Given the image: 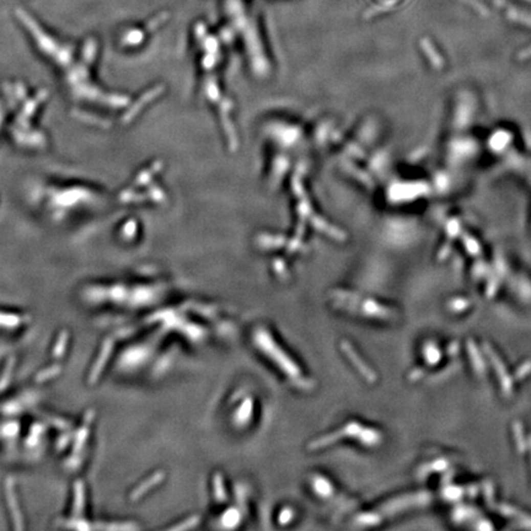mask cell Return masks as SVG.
<instances>
[{"instance_id": "cell-1", "label": "cell", "mask_w": 531, "mask_h": 531, "mask_svg": "<svg viewBox=\"0 0 531 531\" xmlns=\"http://www.w3.org/2000/svg\"><path fill=\"white\" fill-rule=\"evenodd\" d=\"M483 349L488 358H490V361L492 362V365L494 370H496L497 377H498L503 393H504L506 397H509L513 393V379L511 378V375H509L508 370H506L504 363L499 358L498 354L494 352L493 348H491L487 343L483 344Z\"/></svg>"}, {"instance_id": "cell-2", "label": "cell", "mask_w": 531, "mask_h": 531, "mask_svg": "<svg viewBox=\"0 0 531 531\" xmlns=\"http://www.w3.org/2000/svg\"><path fill=\"white\" fill-rule=\"evenodd\" d=\"M468 352L470 359H471L472 362V367H474L476 373L478 375H483L484 371H486V364H484L483 358H482L480 350H478V348L475 344L474 341H468Z\"/></svg>"}, {"instance_id": "cell-3", "label": "cell", "mask_w": 531, "mask_h": 531, "mask_svg": "<svg viewBox=\"0 0 531 531\" xmlns=\"http://www.w3.org/2000/svg\"><path fill=\"white\" fill-rule=\"evenodd\" d=\"M423 357L429 365H435L440 362L441 352L435 343L428 342L423 348Z\"/></svg>"}, {"instance_id": "cell-4", "label": "cell", "mask_w": 531, "mask_h": 531, "mask_svg": "<svg viewBox=\"0 0 531 531\" xmlns=\"http://www.w3.org/2000/svg\"><path fill=\"white\" fill-rule=\"evenodd\" d=\"M513 430H514V439H515V445H517V449L520 454H523L527 448V440L525 439L524 435V429L520 422H515L513 424Z\"/></svg>"}, {"instance_id": "cell-5", "label": "cell", "mask_w": 531, "mask_h": 531, "mask_svg": "<svg viewBox=\"0 0 531 531\" xmlns=\"http://www.w3.org/2000/svg\"><path fill=\"white\" fill-rule=\"evenodd\" d=\"M421 45H422L423 50H424V52H426V53H427V56H428L430 62H432L433 64H434L435 67H441V65H442V60H441V58L439 57V54L436 53L435 50H434V47H433V46L430 45V42L428 41V39H427V38L422 39V42H421Z\"/></svg>"}, {"instance_id": "cell-6", "label": "cell", "mask_w": 531, "mask_h": 531, "mask_svg": "<svg viewBox=\"0 0 531 531\" xmlns=\"http://www.w3.org/2000/svg\"><path fill=\"white\" fill-rule=\"evenodd\" d=\"M469 306H470L469 300H466V299H463V298L454 299V300H451L449 305H448L449 310L454 311V313H461V311L468 309Z\"/></svg>"}, {"instance_id": "cell-7", "label": "cell", "mask_w": 531, "mask_h": 531, "mask_svg": "<svg viewBox=\"0 0 531 531\" xmlns=\"http://www.w3.org/2000/svg\"><path fill=\"white\" fill-rule=\"evenodd\" d=\"M508 17L513 21H517V23H520V24H524V25H527V26H531V16L530 15H526V14H523V13H518V11L515 10H509L508 11Z\"/></svg>"}, {"instance_id": "cell-8", "label": "cell", "mask_w": 531, "mask_h": 531, "mask_svg": "<svg viewBox=\"0 0 531 531\" xmlns=\"http://www.w3.org/2000/svg\"><path fill=\"white\" fill-rule=\"evenodd\" d=\"M462 490L461 488L459 487H455V486H450V487H447L444 490V492H442V496H444L445 499L448 500H457L460 499V497L462 496Z\"/></svg>"}, {"instance_id": "cell-9", "label": "cell", "mask_w": 531, "mask_h": 531, "mask_svg": "<svg viewBox=\"0 0 531 531\" xmlns=\"http://www.w3.org/2000/svg\"><path fill=\"white\" fill-rule=\"evenodd\" d=\"M531 373V362H526L524 363V364H521L520 367H519L517 369V371H515V379L517 380H521L524 379L526 375H529Z\"/></svg>"}, {"instance_id": "cell-10", "label": "cell", "mask_w": 531, "mask_h": 531, "mask_svg": "<svg viewBox=\"0 0 531 531\" xmlns=\"http://www.w3.org/2000/svg\"><path fill=\"white\" fill-rule=\"evenodd\" d=\"M461 2L466 3V4L470 5V7H472L474 9H476V10L478 11V13L484 15V16H487L488 15V10L487 8L484 7L483 4H481V3H478L477 0H461Z\"/></svg>"}, {"instance_id": "cell-11", "label": "cell", "mask_w": 531, "mask_h": 531, "mask_svg": "<svg viewBox=\"0 0 531 531\" xmlns=\"http://www.w3.org/2000/svg\"><path fill=\"white\" fill-rule=\"evenodd\" d=\"M498 511L500 514L505 515V517H517V515H520V513H519L517 509L513 508V506H511V505H506V504L499 505Z\"/></svg>"}, {"instance_id": "cell-12", "label": "cell", "mask_w": 531, "mask_h": 531, "mask_svg": "<svg viewBox=\"0 0 531 531\" xmlns=\"http://www.w3.org/2000/svg\"><path fill=\"white\" fill-rule=\"evenodd\" d=\"M448 468V461L447 460H436V461L433 462V465L430 466V470H435V471H442V470H445Z\"/></svg>"}, {"instance_id": "cell-13", "label": "cell", "mask_w": 531, "mask_h": 531, "mask_svg": "<svg viewBox=\"0 0 531 531\" xmlns=\"http://www.w3.org/2000/svg\"><path fill=\"white\" fill-rule=\"evenodd\" d=\"M484 496H486V500L488 504H492L493 503V486L491 483H486L484 486Z\"/></svg>"}, {"instance_id": "cell-14", "label": "cell", "mask_w": 531, "mask_h": 531, "mask_svg": "<svg viewBox=\"0 0 531 531\" xmlns=\"http://www.w3.org/2000/svg\"><path fill=\"white\" fill-rule=\"evenodd\" d=\"M423 375H424V371H423V370H421V369H417V370L412 371V375H411V379H413V380H417V379H419V378H422V377H423Z\"/></svg>"}, {"instance_id": "cell-15", "label": "cell", "mask_w": 531, "mask_h": 531, "mask_svg": "<svg viewBox=\"0 0 531 531\" xmlns=\"http://www.w3.org/2000/svg\"><path fill=\"white\" fill-rule=\"evenodd\" d=\"M531 57V47L527 48V50H525L521 52L520 54H519V58H521V59H525V58H529Z\"/></svg>"}, {"instance_id": "cell-16", "label": "cell", "mask_w": 531, "mask_h": 531, "mask_svg": "<svg viewBox=\"0 0 531 531\" xmlns=\"http://www.w3.org/2000/svg\"><path fill=\"white\" fill-rule=\"evenodd\" d=\"M521 524H523L525 527H527V529H531V518H523L521 519Z\"/></svg>"}, {"instance_id": "cell-17", "label": "cell", "mask_w": 531, "mask_h": 531, "mask_svg": "<svg viewBox=\"0 0 531 531\" xmlns=\"http://www.w3.org/2000/svg\"><path fill=\"white\" fill-rule=\"evenodd\" d=\"M457 349H459V346H457V343H451V346L448 348V352H449V354H456Z\"/></svg>"}, {"instance_id": "cell-18", "label": "cell", "mask_w": 531, "mask_h": 531, "mask_svg": "<svg viewBox=\"0 0 531 531\" xmlns=\"http://www.w3.org/2000/svg\"><path fill=\"white\" fill-rule=\"evenodd\" d=\"M527 445H529V448H530V456H531V435L529 436V440H527Z\"/></svg>"}, {"instance_id": "cell-19", "label": "cell", "mask_w": 531, "mask_h": 531, "mask_svg": "<svg viewBox=\"0 0 531 531\" xmlns=\"http://www.w3.org/2000/svg\"><path fill=\"white\" fill-rule=\"evenodd\" d=\"M527 2H531V0H527Z\"/></svg>"}]
</instances>
